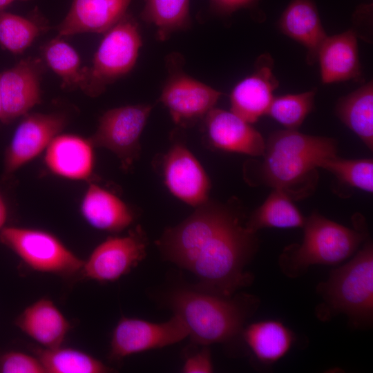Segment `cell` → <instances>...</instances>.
<instances>
[{
    "label": "cell",
    "instance_id": "cell-1",
    "mask_svg": "<svg viewBox=\"0 0 373 373\" xmlns=\"http://www.w3.org/2000/svg\"><path fill=\"white\" fill-rule=\"evenodd\" d=\"M180 224L165 229L155 244L163 258L191 272L195 286L232 296L254 280L245 267L258 240L249 231L237 204L208 200Z\"/></svg>",
    "mask_w": 373,
    "mask_h": 373
},
{
    "label": "cell",
    "instance_id": "cell-2",
    "mask_svg": "<svg viewBox=\"0 0 373 373\" xmlns=\"http://www.w3.org/2000/svg\"><path fill=\"white\" fill-rule=\"evenodd\" d=\"M164 298V304L186 325L191 341L201 345L227 343L238 336L260 305L254 295L226 297L189 286L173 287Z\"/></svg>",
    "mask_w": 373,
    "mask_h": 373
},
{
    "label": "cell",
    "instance_id": "cell-3",
    "mask_svg": "<svg viewBox=\"0 0 373 373\" xmlns=\"http://www.w3.org/2000/svg\"><path fill=\"white\" fill-rule=\"evenodd\" d=\"M337 141L332 137L286 129L272 133L260 164V182L287 193L292 199L308 193L316 182L320 162L336 155Z\"/></svg>",
    "mask_w": 373,
    "mask_h": 373
},
{
    "label": "cell",
    "instance_id": "cell-4",
    "mask_svg": "<svg viewBox=\"0 0 373 373\" xmlns=\"http://www.w3.org/2000/svg\"><path fill=\"white\" fill-rule=\"evenodd\" d=\"M323 307L320 319L343 314L354 327L370 326L373 320V245L367 239L363 248L345 265L330 273L316 287Z\"/></svg>",
    "mask_w": 373,
    "mask_h": 373
},
{
    "label": "cell",
    "instance_id": "cell-5",
    "mask_svg": "<svg viewBox=\"0 0 373 373\" xmlns=\"http://www.w3.org/2000/svg\"><path fill=\"white\" fill-rule=\"evenodd\" d=\"M300 245L286 248L279 258L282 272L294 278L314 265H336L350 257L365 240V231L352 229L313 212L303 226Z\"/></svg>",
    "mask_w": 373,
    "mask_h": 373
},
{
    "label": "cell",
    "instance_id": "cell-6",
    "mask_svg": "<svg viewBox=\"0 0 373 373\" xmlns=\"http://www.w3.org/2000/svg\"><path fill=\"white\" fill-rule=\"evenodd\" d=\"M142 39L138 23L126 13L105 32L88 68L84 92L92 97L103 93L106 87L130 72L135 64Z\"/></svg>",
    "mask_w": 373,
    "mask_h": 373
},
{
    "label": "cell",
    "instance_id": "cell-7",
    "mask_svg": "<svg viewBox=\"0 0 373 373\" xmlns=\"http://www.w3.org/2000/svg\"><path fill=\"white\" fill-rule=\"evenodd\" d=\"M0 242L37 271L68 276L81 271L84 265L57 237L44 230L4 227Z\"/></svg>",
    "mask_w": 373,
    "mask_h": 373
},
{
    "label": "cell",
    "instance_id": "cell-8",
    "mask_svg": "<svg viewBox=\"0 0 373 373\" xmlns=\"http://www.w3.org/2000/svg\"><path fill=\"white\" fill-rule=\"evenodd\" d=\"M167 64L169 77L160 101L177 125L192 126L214 108L222 93L184 73L179 55H170Z\"/></svg>",
    "mask_w": 373,
    "mask_h": 373
},
{
    "label": "cell",
    "instance_id": "cell-9",
    "mask_svg": "<svg viewBox=\"0 0 373 373\" xmlns=\"http://www.w3.org/2000/svg\"><path fill=\"white\" fill-rule=\"evenodd\" d=\"M150 104H137L107 111L99 118L98 127L88 138L94 147L112 151L128 170L139 158L140 138L152 110Z\"/></svg>",
    "mask_w": 373,
    "mask_h": 373
},
{
    "label": "cell",
    "instance_id": "cell-10",
    "mask_svg": "<svg viewBox=\"0 0 373 373\" xmlns=\"http://www.w3.org/2000/svg\"><path fill=\"white\" fill-rule=\"evenodd\" d=\"M148 238L140 225L124 236H111L99 244L84 262L87 278L113 282L135 268L146 256Z\"/></svg>",
    "mask_w": 373,
    "mask_h": 373
},
{
    "label": "cell",
    "instance_id": "cell-11",
    "mask_svg": "<svg viewBox=\"0 0 373 373\" xmlns=\"http://www.w3.org/2000/svg\"><path fill=\"white\" fill-rule=\"evenodd\" d=\"M188 336L186 325L174 314L169 321L160 323L123 316L112 332L110 358L121 360L134 354L177 343Z\"/></svg>",
    "mask_w": 373,
    "mask_h": 373
},
{
    "label": "cell",
    "instance_id": "cell-12",
    "mask_svg": "<svg viewBox=\"0 0 373 373\" xmlns=\"http://www.w3.org/2000/svg\"><path fill=\"white\" fill-rule=\"evenodd\" d=\"M66 122L64 115L58 113L26 115L6 149L5 174L13 173L39 155L64 128Z\"/></svg>",
    "mask_w": 373,
    "mask_h": 373
},
{
    "label": "cell",
    "instance_id": "cell-13",
    "mask_svg": "<svg viewBox=\"0 0 373 373\" xmlns=\"http://www.w3.org/2000/svg\"><path fill=\"white\" fill-rule=\"evenodd\" d=\"M164 181L169 191L192 207L209 198L210 180L196 157L182 143H174L163 162Z\"/></svg>",
    "mask_w": 373,
    "mask_h": 373
},
{
    "label": "cell",
    "instance_id": "cell-14",
    "mask_svg": "<svg viewBox=\"0 0 373 373\" xmlns=\"http://www.w3.org/2000/svg\"><path fill=\"white\" fill-rule=\"evenodd\" d=\"M44 66L39 59H22L0 73L2 124H9L41 102L40 81Z\"/></svg>",
    "mask_w": 373,
    "mask_h": 373
},
{
    "label": "cell",
    "instance_id": "cell-15",
    "mask_svg": "<svg viewBox=\"0 0 373 373\" xmlns=\"http://www.w3.org/2000/svg\"><path fill=\"white\" fill-rule=\"evenodd\" d=\"M203 119L210 146L251 156L262 155L265 142L261 134L231 111L213 108Z\"/></svg>",
    "mask_w": 373,
    "mask_h": 373
},
{
    "label": "cell",
    "instance_id": "cell-16",
    "mask_svg": "<svg viewBox=\"0 0 373 373\" xmlns=\"http://www.w3.org/2000/svg\"><path fill=\"white\" fill-rule=\"evenodd\" d=\"M273 64L269 54L261 55L255 71L238 82L231 93V111L249 124L267 114L274 97L278 82L273 73Z\"/></svg>",
    "mask_w": 373,
    "mask_h": 373
},
{
    "label": "cell",
    "instance_id": "cell-17",
    "mask_svg": "<svg viewBox=\"0 0 373 373\" xmlns=\"http://www.w3.org/2000/svg\"><path fill=\"white\" fill-rule=\"evenodd\" d=\"M131 0H73L57 27L59 37L105 32L126 13Z\"/></svg>",
    "mask_w": 373,
    "mask_h": 373
},
{
    "label": "cell",
    "instance_id": "cell-18",
    "mask_svg": "<svg viewBox=\"0 0 373 373\" xmlns=\"http://www.w3.org/2000/svg\"><path fill=\"white\" fill-rule=\"evenodd\" d=\"M93 148L88 139L57 135L48 146L44 161L57 175L75 180H89L94 167Z\"/></svg>",
    "mask_w": 373,
    "mask_h": 373
},
{
    "label": "cell",
    "instance_id": "cell-19",
    "mask_svg": "<svg viewBox=\"0 0 373 373\" xmlns=\"http://www.w3.org/2000/svg\"><path fill=\"white\" fill-rule=\"evenodd\" d=\"M323 84L358 80L362 76L356 33L349 30L327 37L318 52Z\"/></svg>",
    "mask_w": 373,
    "mask_h": 373
},
{
    "label": "cell",
    "instance_id": "cell-20",
    "mask_svg": "<svg viewBox=\"0 0 373 373\" xmlns=\"http://www.w3.org/2000/svg\"><path fill=\"white\" fill-rule=\"evenodd\" d=\"M278 24L283 33L307 48L308 64L317 61L318 50L327 35L312 0H291Z\"/></svg>",
    "mask_w": 373,
    "mask_h": 373
},
{
    "label": "cell",
    "instance_id": "cell-21",
    "mask_svg": "<svg viewBox=\"0 0 373 373\" xmlns=\"http://www.w3.org/2000/svg\"><path fill=\"white\" fill-rule=\"evenodd\" d=\"M15 325L45 348L61 345L70 327L59 309L46 298L26 307L16 318Z\"/></svg>",
    "mask_w": 373,
    "mask_h": 373
},
{
    "label": "cell",
    "instance_id": "cell-22",
    "mask_svg": "<svg viewBox=\"0 0 373 373\" xmlns=\"http://www.w3.org/2000/svg\"><path fill=\"white\" fill-rule=\"evenodd\" d=\"M80 208L85 220L101 231L119 232L134 221L133 212L124 202L94 183H90Z\"/></svg>",
    "mask_w": 373,
    "mask_h": 373
},
{
    "label": "cell",
    "instance_id": "cell-23",
    "mask_svg": "<svg viewBox=\"0 0 373 373\" xmlns=\"http://www.w3.org/2000/svg\"><path fill=\"white\" fill-rule=\"evenodd\" d=\"M242 335L254 358L263 365H271L283 358L295 339L293 332L276 320L251 323L242 329Z\"/></svg>",
    "mask_w": 373,
    "mask_h": 373
},
{
    "label": "cell",
    "instance_id": "cell-24",
    "mask_svg": "<svg viewBox=\"0 0 373 373\" xmlns=\"http://www.w3.org/2000/svg\"><path fill=\"white\" fill-rule=\"evenodd\" d=\"M336 114L372 151L373 148V82H368L354 92L341 97Z\"/></svg>",
    "mask_w": 373,
    "mask_h": 373
},
{
    "label": "cell",
    "instance_id": "cell-25",
    "mask_svg": "<svg viewBox=\"0 0 373 373\" xmlns=\"http://www.w3.org/2000/svg\"><path fill=\"white\" fill-rule=\"evenodd\" d=\"M305 220L287 193L273 189L265 201L249 217L245 227L256 233L263 228L303 227Z\"/></svg>",
    "mask_w": 373,
    "mask_h": 373
},
{
    "label": "cell",
    "instance_id": "cell-26",
    "mask_svg": "<svg viewBox=\"0 0 373 373\" xmlns=\"http://www.w3.org/2000/svg\"><path fill=\"white\" fill-rule=\"evenodd\" d=\"M190 0H145L141 19L157 28L156 37L165 41L175 32L191 26Z\"/></svg>",
    "mask_w": 373,
    "mask_h": 373
},
{
    "label": "cell",
    "instance_id": "cell-27",
    "mask_svg": "<svg viewBox=\"0 0 373 373\" xmlns=\"http://www.w3.org/2000/svg\"><path fill=\"white\" fill-rule=\"evenodd\" d=\"M43 55L48 66L61 77L63 88L85 90L88 67L81 66L79 55L70 45L57 37L44 47Z\"/></svg>",
    "mask_w": 373,
    "mask_h": 373
},
{
    "label": "cell",
    "instance_id": "cell-28",
    "mask_svg": "<svg viewBox=\"0 0 373 373\" xmlns=\"http://www.w3.org/2000/svg\"><path fill=\"white\" fill-rule=\"evenodd\" d=\"M46 373H105L113 369L81 350L61 345L35 350Z\"/></svg>",
    "mask_w": 373,
    "mask_h": 373
},
{
    "label": "cell",
    "instance_id": "cell-29",
    "mask_svg": "<svg viewBox=\"0 0 373 373\" xmlns=\"http://www.w3.org/2000/svg\"><path fill=\"white\" fill-rule=\"evenodd\" d=\"M46 29L38 15L23 17L0 11V44L12 53L23 52Z\"/></svg>",
    "mask_w": 373,
    "mask_h": 373
},
{
    "label": "cell",
    "instance_id": "cell-30",
    "mask_svg": "<svg viewBox=\"0 0 373 373\" xmlns=\"http://www.w3.org/2000/svg\"><path fill=\"white\" fill-rule=\"evenodd\" d=\"M316 90L274 97L267 112L287 129L296 130L314 107Z\"/></svg>",
    "mask_w": 373,
    "mask_h": 373
},
{
    "label": "cell",
    "instance_id": "cell-31",
    "mask_svg": "<svg viewBox=\"0 0 373 373\" xmlns=\"http://www.w3.org/2000/svg\"><path fill=\"white\" fill-rule=\"evenodd\" d=\"M319 168L333 173L338 180L363 191H373V160L367 159H343L336 155L323 160Z\"/></svg>",
    "mask_w": 373,
    "mask_h": 373
},
{
    "label": "cell",
    "instance_id": "cell-32",
    "mask_svg": "<svg viewBox=\"0 0 373 373\" xmlns=\"http://www.w3.org/2000/svg\"><path fill=\"white\" fill-rule=\"evenodd\" d=\"M0 372L2 373H46L37 356L10 351L0 356Z\"/></svg>",
    "mask_w": 373,
    "mask_h": 373
},
{
    "label": "cell",
    "instance_id": "cell-33",
    "mask_svg": "<svg viewBox=\"0 0 373 373\" xmlns=\"http://www.w3.org/2000/svg\"><path fill=\"white\" fill-rule=\"evenodd\" d=\"M188 356L182 367L184 373H210L213 371L210 350L208 345Z\"/></svg>",
    "mask_w": 373,
    "mask_h": 373
},
{
    "label": "cell",
    "instance_id": "cell-34",
    "mask_svg": "<svg viewBox=\"0 0 373 373\" xmlns=\"http://www.w3.org/2000/svg\"><path fill=\"white\" fill-rule=\"evenodd\" d=\"M260 0H209V8L213 13L228 16L240 9L256 10Z\"/></svg>",
    "mask_w": 373,
    "mask_h": 373
},
{
    "label": "cell",
    "instance_id": "cell-35",
    "mask_svg": "<svg viewBox=\"0 0 373 373\" xmlns=\"http://www.w3.org/2000/svg\"><path fill=\"white\" fill-rule=\"evenodd\" d=\"M8 218V210L6 202L0 193V231L4 227Z\"/></svg>",
    "mask_w": 373,
    "mask_h": 373
},
{
    "label": "cell",
    "instance_id": "cell-36",
    "mask_svg": "<svg viewBox=\"0 0 373 373\" xmlns=\"http://www.w3.org/2000/svg\"><path fill=\"white\" fill-rule=\"evenodd\" d=\"M16 0H0V11L3 10V9L7 7L8 5L12 3Z\"/></svg>",
    "mask_w": 373,
    "mask_h": 373
},
{
    "label": "cell",
    "instance_id": "cell-37",
    "mask_svg": "<svg viewBox=\"0 0 373 373\" xmlns=\"http://www.w3.org/2000/svg\"><path fill=\"white\" fill-rule=\"evenodd\" d=\"M2 119H3V108H2L1 97V93H0V124H2Z\"/></svg>",
    "mask_w": 373,
    "mask_h": 373
}]
</instances>
